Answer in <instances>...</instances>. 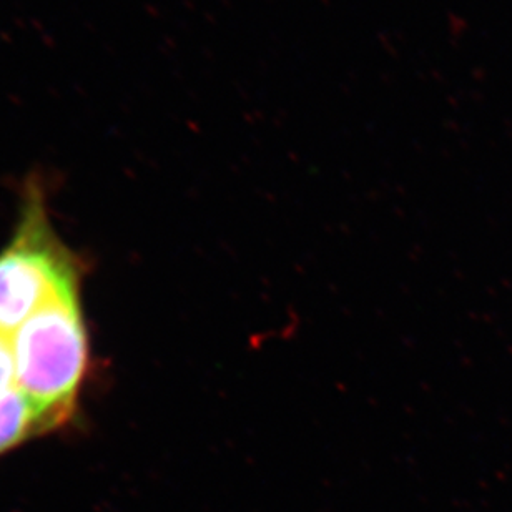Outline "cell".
Instances as JSON below:
<instances>
[{"mask_svg": "<svg viewBox=\"0 0 512 512\" xmlns=\"http://www.w3.org/2000/svg\"><path fill=\"white\" fill-rule=\"evenodd\" d=\"M15 388L35 409L45 433L69 421L89 363L79 291L55 296L12 335Z\"/></svg>", "mask_w": 512, "mask_h": 512, "instance_id": "obj_1", "label": "cell"}, {"mask_svg": "<svg viewBox=\"0 0 512 512\" xmlns=\"http://www.w3.org/2000/svg\"><path fill=\"white\" fill-rule=\"evenodd\" d=\"M77 291V261L50 227L42 193L32 185L14 240L0 253V331L14 335L40 306Z\"/></svg>", "mask_w": 512, "mask_h": 512, "instance_id": "obj_2", "label": "cell"}, {"mask_svg": "<svg viewBox=\"0 0 512 512\" xmlns=\"http://www.w3.org/2000/svg\"><path fill=\"white\" fill-rule=\"evenodd\" d=\"M42 433L44 426L24 394L15 386L0 391V456Z\"/></svg>", "mask_w": 512, "mask_h": 512, "instance_id": "obj_3", "label": "cell"}, {"mask_svg": "<svg viewBox=\"0 0 512 512\" xmlns=\"http://www.w3.org/2000/svg\"><path fill=\"white\" fill-rule=\"evenodd\" d=\"M15 386V360L12 336L0 331V391Z\"/></svg>", "mask_w": 512, "mask_h": 512, "instance_id": "obj_4", "label": "cell"}]
</instances>
